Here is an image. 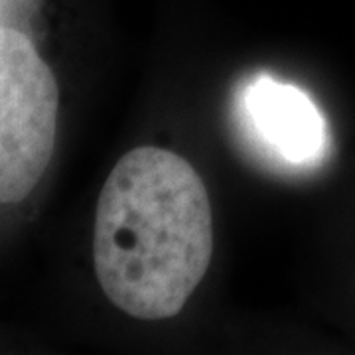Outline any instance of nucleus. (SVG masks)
<instances>
[{
  "instance_id": "1",
  "label": "nucleus",
  "mask_w": 355,
  "mask_h": 355,
  "mask_svg": "<svg viewBox=\"0 0 355 355\" xmlns=\"http://www.w3.org/2000/svg\"><path fill=\"white\" fill-rule=\"evenodd\" d=\"M214 253L207 188L180 154L139 146L107 178L95 211L93 263L105 296L139 320L176 316Z\"/></svg>"
},
{
  "instance_id": "2",
  "label": "nucleus",
  "mask_w": 355,
  "mask_h": 355,
  "mask_svg": "<svg viewBox=\"0 0 355 355\" xmlns=\"http://www.w3.org/2000/svg\"><path fill=\"white\" fill-rule=\"evenodd\" d=\"M60 89L26 34L0 26V205L26 200L50 164Z\"/></svg>"
},
{
  "instance_id": "3",
  "label": "nucleus",
  "mask_w": 355,
  "mask_h": 355,
  "mask_svg": "<svg viewBox=\"0 0 355 355\" xmlns=\"http://www.w3.org/2000/svg\"><path fill=\"white\" fill-rule=\"evenodd\" d=\"M243 116L259 146L288 166L316 162L324 150V119L304 91L266 76L243 91Z\"/></svg>"
}]
</instances>
